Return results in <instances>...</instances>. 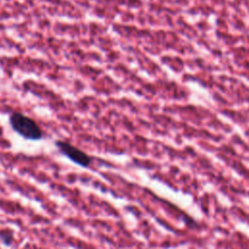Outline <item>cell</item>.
Segmentation results:
<instances>
[{"instance_id":"cell-1","label":"cell","mask_w":249,"mask_h":249,"mask_svg":"<svg viewBox=\"0 0 249 249\" xmlns=\"http://www.w3.org/2000/svg\"><path fill=\"white\" fill-rule=\"evenodd\" d=\"M12 128L20 136L28 140H39L43 132L38 124L31 118L19 113L14 112L9 118Z\"/></svg>"},{"instance_id":"cell-2","label":"cell","mask_w":249,"mask_h":249,"mask_svg":"<svg viewBox=\"0 0 249 249\" xmlns=\"http://www.w3.org/2000/svg\"><path fill=\"white\" fill-rule=\"evenodd\" d=\"M55 146L65 157L82 167H88L91 162V158L87 153L69 142L57 140L55 141Z\"/></svg>"},{"instance_id":"cell-3","label":"cell","mask_w":249,"mask_h":249,"mask_svg":"<svg viewBox=\"0 0 249 249\" xmlns=\"http://www.w3.org/2000/svg\"><path fill=\"white\" fill-rule=\"evenodd\" d=\"M0 237H1V239H2V241L6 244V245H9V244H11V242H12V238H13V236H12V233L11 232H2V233H0Z\"/></svg>"}]
</instances>
